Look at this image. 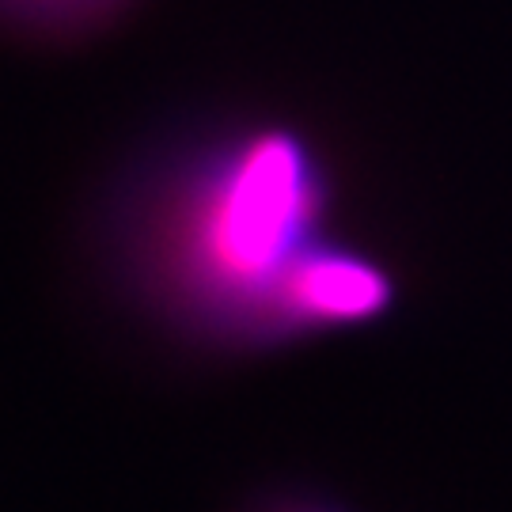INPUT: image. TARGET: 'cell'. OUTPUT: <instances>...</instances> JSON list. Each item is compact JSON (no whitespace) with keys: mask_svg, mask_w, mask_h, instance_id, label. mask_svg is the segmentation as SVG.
I'll use <instances>...</instances> for the list:
<instances>
[{"mask_svg":"<svg viewBox=\"0 0 512 512\" xmlns=\"http://www.w3.org/2000/svg\"><path fill=\"white\" fill-rule=\"evenodd\" d=\"M129 0H0V27L27 38H84L107 27Z\"/></svg>","mask_w":512,"mask_h":512,"instance_id":"2","label":"cell"},{"mask_svg":"<svg viewBox=\"0 0 512 512\" xmlns=\"http://www.w3.org/2000/svg\"><path fill=\"white\" fill-rule=\"evenodd\" d=\"M338 183L323 145L270 114L186 126L145 148L110 186L103 262L148 315L190 346H293L285 304L327 243Z\"/></svg>","mask_w":512,"mask_h":512,"instance_id":"1","label":"cell"},{"mask_svg":"<svg viewBox=\"0 0 512 512\" xmlns=\"http://www.w3.org/2000/svg\"><path fill=\"white\" fill-rule=\"evenodd\" d=\"M247 512H349L338 501H330L323 494H308V490H285V494L262 497L255 509Z\"/></svg>","mask_w":512,"mask_h":512,"instance_id":"3","label":"cell"}]
</instances>
